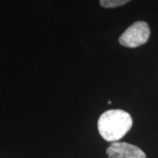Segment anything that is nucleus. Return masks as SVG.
<instances>
[{"mask_svg":"<svg viewBox=\"0 0 158 158\" xmlns=\"http://www.w3.org/2000/svg\"><path fill=\"white\" fill-rule=\"evenodd\" d=\"M130 0H99V3L105 8H114L118 6H123L128 3Z\"/></svg>","mask_w":158,"mask_h":158,"instance_id":"obj_4","label":"nucleus"},{"mask_svg":"<svg viewBox=\"0 0 158 158\" xmlns=\"http://www.w3.org/2000/svg\"><path fill=\"white\" fill-rule=\"evenodd\" d=\"M133 125L129 113L123 110H108L98 118V128L100 135L107 141H118L128 132Z\"/></svg>","mask_w":158,"mask_h":158,"instance_id":"obj_1","label":"nucleus"},{"mask_svg":"<svg viewBox=\"0 0 158 158\" xmlns=\"http://www.w3.org/2000/svg\"><path fill=\"white\" fill-rule=\"evenodd\" d=\"M106 154L109 158H146L140 148L120 141L113 142L107 148Z\"/></svg>","mask_w":158,"mask_h":158,"instance_id":"obj_3","label":"nucleus"},{"mask_svg":"<svg viewBox=\"0 0 158 158\" xmlns=\"http://www.w3.org/2000/svg\"><path fill=\"white\" fill-rule=\"evenodd\" d=\"M150 35V29L147 23L137 21L131 25L118 38L119 43L127 48H136L145 44Z\"/></svg>","mask_w":158,"mask_h":158,"instance_id":"obj_2","label":"nucleus"}]
</instances>
